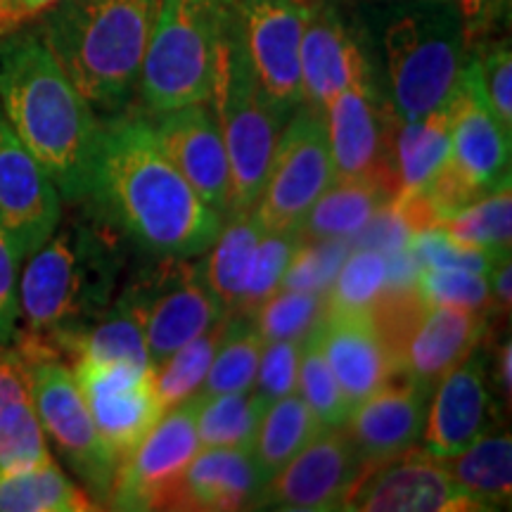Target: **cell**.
Wrapping results in <instances>:
<instances>
[{
  "instance_id": "cell-1",
  "label": "cell",
  "mask_w": 512,
  "mask_h": 512,
  "mask_svg": "<svg viewBox=\"0 0 512 512\" xmlns=\"http://www.w3.org/2000/svg\"><path fill=\"white\" fill-rule=\"evenodd\" d=\"M88 197L155 256H202L223 228L219 211L166 157L147 112H119L102 124Z\"/></svg>"
},
{
  "instance_id": "cell-2",
  "label": "cell",
  "mask_w": 512,
  "mask_h": 512,
  "mask_svg": "<svg viewBox=\"0 0 512 512\" xmlns=\"http://www.w3.org/2000/svg\"><path fill=\"white\" fill-rule=\"evenodd\" d=\"M0 110L62 200H86L102 121L36 27L0 36Z\"/></svg>"
},
{
  "instance_id": "cell-3",
  "label": "cell",
  "mask_w": 512,
  "mask_h": 512,
  "mask_svg": "<svg viewBox=\"0 0 512 512\" xmlns=\"http://www.w3.org/2000/svg\"><path fill=\"white\" fill-rule=\"evenodd\" d=\"M121 271L124 249L110 228L60 221L19 273L17 354L60 356L62 344L114 302Z\"/></svg>"
},
{
  "instance_id": "cell-4",
  "label": "cell",
  "mask_w": 512,
  "mask_h": 512,
  "mask_svg": "<svg viewBox=\"0 0 512 512\" xmlns=\"http://www.w3.org/2000/svg\"><path fill=\"white\" fill-rule=\"evenodd\" d=\"M155 0H57L38 15L41 34L95 112H124L138 93Z\"/></svg>"
},
{
  "instance_id": "cell-5",
  "label": "cell",
  "mask_w": 512,
  "mask_h": 512,
  "mask_svg": "<svg viewBox=\"0 0 512 512\" xmlns=\"http://www.w3.org/2000/svg\"><path fill=\"white\" fill-rule=\"evenodd\" d=\"M238 0H155L138 93L147 114L211 98L221 38Z\"/></svg>"
},
{
  "instance_id": "cell-6",
  "label": "cell",
  "mask_w": 512,
  "mask_h": 512,
  "mask_svg": "<svg viewBox=\"0 0 512 512\" xmlns=\"http://www.w3.org/2000/svg\"><path fill=\"white\" fill-rule=\"evenodd\" d=\"M209 102L219 119L223 145L228 152L230 185H233L230 216L245 214L259 202L285 119L273 110L256 81L238 12L221 38Z\"/></svg>"
},
{
  "instance_id": "cell-7",
  "label": "cell",
  "mask_w": 512,
  "mask_h": 512,
  "mask_svg": "<svg viewBox=\"0 0 512 512\" xmlns=\"http://www.w3.org/2000/svg\"><path fill=\"white\" fill-rule=\"evenodd\" d=\"M467 38L456 10H418L384 31L392 112L399 124L448 105L467 62Z\"/></svg>"
},
{
  "instance_id": "cell-8",
  "label": "cell",
  "mask_w": 512,
  "mask_h": 512,
  "mask_svg": "<svg viewBox=\"0 0 512 512\" xmlns=\"http://www.w3.org/2000/svg\"><path fill=\"white\" fill-rule=\"evenodd\" d=\"M370 316L387 344L396 375L411 377L432 392L448 370L479 349L491 313L427 304L413 285L384 290Z\"/></svg>"
},
{
  "instance_id": "cell-9",
  "label": "cell",
  "mask_w": 512,
  "mask_h": 512,
  "mask_svg": "<svg viewBox=\"0 0 512 512\" xmlns=\"http://www.w3.org/2000/svg\"><path fill=\"white\" fill-rule=\"evenodd\" d=\"M510 136L486 105L475 64L467 57L451 98V152L425 188L441 223L510 183Z\"/></svg>"
},
{
  "instance_id": "cell-10",
  "label": "cell",
  "mask_w": 512,
  "mask_h": 512,
  "mask_svg": "<svg viewBox=\"0 0 512 512\" xmlns=\"http://www.w3.org/2000/svg\"><path fill=\"white\" fill-rule=\"evenodd\" d=\"M119 297L143 330L152 368L228 313L207 283L202 259L195 256H155Z\"/></svg>"
},
{
  "instance_id": "cell-11",
  "label": "cell",
  "mask_w": 512,
  "mask_h": 512,
  "mask_svg": "<svg viewBox=\"0 0 512 512\" xmlns=\"http://www.w3.org/2000/svg\"><path fill=\"white\" fill-rule=\"evenodd\" d=\"M27 368L31 406L50 446L86 484L95 503H107L119 460L95 430L86 401L74 380L72 366L60 356L41 354L22 358Z\"/></svg>"
},
{
  "instance_id": "cell-12",
  "label": "cell",
  "mask_w": 512,
  "mask_h": 512,
  "mask_svg": "<svg viewBox=\"0 0 512 512\" xmlns=\"http://www.w3.org/2000/svg\"><path fill=\"white\" fill-rule=\"evenodd\" d=\"M335 183L323 112L299 105L275 143L264 190L252 209L266 233H302L325 190Z\"/></svg>"
},
{
  "instance_id": "cell-13",
  "label": "cell",
  "mask_w": 512,
  "mask_h": 512,
  "mask_svg": "<svg viewBox=\"0 0 512 512\" xmlns=\"http://www.w3.org/2000/svg\"><path fill=\"white\" fill-rule=\"evenodd\" d=\"M74 380L95 430L121 463L166 413L150 366L74 358Z\"/></svg>"
},
{
  "instance_id": "cell-14",
  "label": "cell",
  "mask_w": 512,
  "mask_h": 512,
  "mask_svg": "<svg viewBox=\"0 0 512 512\" xmlns=\"http://www.w3.org/2000/svg\"><path fill=\"white\" fill-rule=\"evenodd\" d=\"M197 453L200 439L195 408L190 399H185L169 408L152 432L121 460L107 496V508L169 510L176 486Z\"/></svg>"
},
{
  "instance_id": "cell-15",
  "label": "cell",
  "mask_w": 512,
  "mask_h": 512,
  "mask_svg": "<svg viewBox=\"0 0 512 512\" xmlns=\"http://www.w3.org/2000/svg\"><path fill=\"white\" fill-rule=\"evenodd\" d=\"M335 181L382 176L396 185L394 143L399 119L377 93L373 72L349 83L323 110Z\"/></svg>"
},
{
  "instance_id": "cell-16",
  "label": "cell",
  "mask_w": 512,
  "mask_h": 512,
  "mask_svg": "<svg viewBox=\"0 0 512 512\" xmlns=\"http://www.w3.org/2000/svg\"><path fill=\"white\" fill-rule=\"evenodd\" d=\"M309 0H238L240 29L247 57L261 91L285 121L302 93V34Z\"/></svg>"
},
{
  "instance_id": "cell-17",
  "label": "cell",
  "mask_w": 512,
  "mask_h": 512,
  "mask_svg": "<svg viewBox=\"0 0 512 512\" xmlns=\"http://www.w3.org/2000/svg\"><path fill=\"white\" fill-rule=\"evenodd\" d=\"M366 470L342 427H323L299 456L261 484L254 508L287 512L344 510V503Z\"/></svg>"
},
{
  "instance_id": "cell-18",
  "label": "cell",
  "mask_w": 512,
  "mask_h": 512,
  "mask_svg": "<svg viewBox=\"0 0 512 512\" xmlns=\"http://www.w3.org/2000/svg\"><path fill=\"white\" fill-rule=\"evenodd\" d=\"M60 221V190L0 110V228L24 261L55 233Z\"/></svg>"
},
{
  "instance_id": "cell-19",
  "label": "cell",
  "mask_w": 512,
  "mask_h": 512,
  "mask_svg": "<svg viewBox=\"0 0 512 512\" xmlns=\"http://www.w3.org/2000/svg\"><path fill=\"white\" fill-rule=\"evenodd\" d=\"M344 510L354 512H477L441 463L420 446L368 467Z\"/></svg>"
},
{
  "instance_id": "cell-20",
  "label": "cell",
  "mask_w": 512,
  "mask_h": 512,
  "mask_svg": "<svg viewBox=\"0 0 512 512\" xmlns=\"http://www.w3.org/2000/svg\"><path fill=\"white\" fill-rule=\"evenodd\" d=\"M157 143L192 190L226 219L233 209L228 152L209 100L150 114Z\"/></svg>"
},
{
  "instance_id": "cell-21",
  "label": "cell",
  "mask_w": 512,
  "mask_h": 512,
  "mask_svg": "<svg viewBox=\"0 0 512 512\" xmlns=\"http://www.w3.org/2000/svg\"><path fill=\"white\" fill-rule=\"evenodd\" d=\"M430 396L420 448L434 458L456 456L494 427L496 401L486 382L484 356L477 349L448 370Z\"/></svg>"
},
{
  "instance_id": "cell-22",
  "label": "cell",
  "mask_w": 512,
  "mask_h": 512,
  "mask_svg": "<svg viewBox=\"0 0 512 512\" xmlns=\"http://www.w3.org/2000/svg\"><path fill=\"white\" fill-rule=\"evenodd\" d=\"M430 389L411 377L394 375L368 399L351 408L342 430L366 467L387 463L420 446Z\"/></svg>"
},
{
  "instance_id": "cell-23",
  "label": "cell",
  "mask_w": 512,
  "mask_h": 512,
  "mask_svg": "<svg viewBox=\"0 0 512 512\" xmlns=\"http://www.w3.org/2000/svg\"><path fill=\"white\" fill-rule=\"evenodd\" d=\"M304 105L323 112L337 93L370 72V64L339 12L325 0H309L302 34Z\"/></svg>"
},
{
  "instance_id": "cell-24",
  "label": "cell",
  "mask_w": 512,
  "mask_h": 512,
  "mask_svg": "<svg viewBox=\"0 0 512 512\" xmlns=\"http://www.w3.org/2000/svg\"><path fill=\"white\" fill-rule=\"evenodd\" d=\"M320 344L351 408L396 375L387 344L370 313L325 311Z\"/></svg>"
},
{
  "instance_id": "cell-25",
  "label": "cell",
  "mask_w": 512,
  "mask_h": 512,
  "mask_svg": "<svg viewBox=\"0 0 512 512\" xmlns=\"http://www.w3.org/2000/svg\"><path fill=\"white\" fill-rule=\"evenodd\" d=\"M261 479L249 448H200L178 482L169 510H254Z\"/></svg>"
},
{
  "instance_id": "cell-26",
  "label": "cell",
  "mask_w": 512,
  "mask_h": 512,
  "mask_svg": "<svg viewBox=\"0 0 512 512\" xmlns=\"http://www.w3.org/2000/svg\"><path fill=\"white\" fill-rule=\"evenodd\" d=\"M394 195L396 185L382 176L335 181L306 216L302 226L304 240L351 242L384 204L394 200Z\"/></svg>"
},
{
  "instance_id": "cell-27",
  "label": "cell",
  "mask_w": 512,
  "mask_h": 512,
  "mask_svg": "<svg viewBox=\"0 0 512 512\" xmlns=\"http://www.w3.org/2000/svg\"><path fill=\"white\" fill-rule=\"evenodd\" d=\"M479 510H503L512 501V441L508 432L484 434L456 456L437 458Z\"/></svg>"
},
{
  "instance_id": "cell-28",
  "label": "cell",
  "mask_w": 512,
  "mask_h": 512,
  "mask_svg": "<svg viewBox=\"0 0 512 512\" xmlns=\"http://www.w3.org/2000/svg\"><path fill=\"white\" fill-rule=\"evenodd\" d=\"M448 152H451V102L427 114L425 119L399 124L394 143V200L425 190L444 166Z\"/></svg>"
},
{
  "instance_id": "cell-29",
  "label": "cell",
  "mask_w": 512,
  "mask_h": 512,
  "mask_svg": "<svg viewBox=\"0 0 512 512\" xmlns=\"http://www.w3.org/2000/svg\"><path fill=\"white\" fill-rule=\"evenodd\" d=\"M323 427V422L316 418V413L306 406L297 392L271 403L261 415L252 446H249L261 479L266 482L275 472L283 470L294 456H299L318 437Z\"/></svg>"
},
{
  "instance_id": "cell-30",
  "label": "cell",
  "mask_w": 512,
  "mask_h": 512,
  "mask_svg": "<svg viewBox=\"0 0 512 512\" xmlns=\"http://www.w3.org/2000/svg\"><path fill=\"white\" fill-rule=\"evenodd\" d=\"M230 219L233 221L221 228L219 238L209 247L211 252L207 259H202V268L223 309L235 313L240 309L242 294H245L254 252L266 230L254 216V211L233 214Z\"/></svg>"
},
{
  "instance_id": "cell-31",
  "label": "cell",
  "mask_w": 512,
  "mask_h": 512,
  "mask_svg": "<svg viewBox=\"0 0 512 512\" xmlns=\"http://www.w3.org/2000/svg\"><path fill=\"white\" fill-rule=\"evenodd\" d=\"M98 510L88 491L55 463L0 475V512H86Z\"/></svg>"
},
{
  "instance_id": "cell-32",
  "label": "cell",
  "mask_w": 512,
  "mask_h": 512,
  "mask_svg": "<svg viewBox=\"0 0 512 512\" xmlns=\"http://www.w3.org/2000/svg\"><path fill=\"white\" fill-rule=\"evenodd\" d=\"M98 358V361H124L136 363V366H150V354H147L143 330H140L136 316L128 309L121 297L107 306L100 318L86 325L74 337L62 344L60 358ZM152 368V366H150Z\"/></svg>"
},
{
  "instance_id": "cell-33",
  "label": "cell",
  "mask_w": 512,
  "mask_h": 512,
  "mask_svg": "<svg viewBox=\"0 0 512 512\" xmlns=\"http://www.w3.org/2000/svg\"><path fill=\"white\" fill-rule=\"evenodd\" d=\"M264 347L266 342L261 332L256 330L254 318L242 316V313H230L226 332H223L209 373L197 394L216 396L252 389Z\"/></svg>"
},
{
  "instance_id": "cell-34",
  "label": "cell",
  "mask_w": 512,
  "mask_h": 512,
  "mask_svg": "<svg viewBox=\"0 0 512 512\" xmlns=\"http://www.w3.org/2000/svg\"><path fill=\"white\" fill-rule=\"evenodd\" d=\"M200 448H249L266 408L254 389L235 394L190 396Z\"/></svg>"
},
{
  "instance_id": "cell-35",
  "label": "cell",
  "mask_w": 512,
  "mask_h": 512,
  "mask_svg": "<svg viewBox=\"0 0 512 512\" xmlns=\"http://www.w3.org/2000/svg\"><path fill=\"white\" fill-rule=\"evenodd\" d=\"M441 230H446L460 245L482 249L494 259L508 256L512 245L510 183L458 209L441 223Z\"/></svg>"
},
{
  "instance_id": "cell-36",
  "label": "cell",
  "mask_w": 512,
  "mask_h": 512,
  "mask_svg": "<svg viewBox=\"0 0 512 512\" xmlns=\"http://www.w3.org/2000/svg\"><path fill=\"white\" fill-rule=\"evenodd\" d=\"M389 256L373 247H356L344 256L335 278L325 290V311L373 313L387 290Z\"/></svg>"
},
{
  "instance_id": "cell-37",
  "label": "cell",
  "mask_w": 512,
  "mask_h": 512,
  "mask_svg": "<svg viewBox=\"0 0 512 512\" xmlns=\"http://www.w3.org/2000/svg\"><path fill=\"white\" fill-rule=\"evenodd\" d=\"M228 316L230 313L216 320L202 335L183 344L169 358H164L159 366L152 368V373H155V389L164 411H169V408L178 406V403L190 399L192 394L200 392L211 361H214L216 349H219L223 332H226Z\"/></svg>"
},
{
  "instance_id": "cell-38",
  "label": "cell",
  "mask_w": 512,
  "mask_h": 512,
  "mask_svg": "<svg viewBox=\"0 0 512 512\" xmlns=\"http://www.w3.org/2000/svg\"><path fill=\"white\" fill-rule=\"evenodd\" d=\"M297 394L325 427H339L349 418L351 406L320 344V323L302 339Z\"/></svg>"
},
{
  "instance_id": "cell-39",
  "label": "cell",
  "mask_w": 512,
  "mask_h": 512,
  "mask_svg": "<svg viewBox=\"0 0 512 512\" xmlns=\"http://www.w3.org/2000/svg\"><path fill=\"white\" fill-rule=\"evenodd\" d=\"M53 453L29 394L0 408V475L53 463Z\"/></svg>"
},
{
  "instance_id": "cell-40",
  "label": "cell",
  "mask_w": 512,
  "mask_h": 512,
  "mask_svg": "<svg viewBox=\"0 0 512 512\" xmlns=\"http://www.w3.org/2000/svg\"><path fill=\"white\" fill-rule=\"evenodd\" d=\"M325 316V292L280 287L254 313L256 330L264 342H302Z\"/></svg>"
},
{
  "instance_id": "cell-41",
  "label": "cell",
  "mask_w": 512,
  "mask_h": 512,
  "mask_svg": "<svg viewBox=\"0 0 512 512\" xmlns=\"http://www.w3.org/2000/svg\"><path fill=\"white\" fill-rule=\"evenodd\" d=\"M302 242V233H264V238H261L254 252L240 309L235 313L254 316L256 309L283 287L287 268H290Z\"/></svg>"
},
{
  "instance_id": "cell-42",
  "label": "cell",
  "mask_w": 512,
  "mask_h": 512,
  "mask_svg": "<svg viewBox=\"0 0 512 512\" xmlns=\"http://www.w3.org/2000/svg\"><path fill=\"white\" fill-rule=\"evenodd\" d=\"M415 292L422 302L437 306H458L484 313H498L491 297L489 275L463 271V268H418Z\"/></svg>"
},
{
  "instance_id": "cell-43",
  "label": "cell",
  "mask_w": 512,
  "mask_h": 512,
  "mask_svg": "<svg viewBox=\"0 0 512 512\" xmlns=\"http://www.w3.org/2000/svg\"><path fill=\"white\" fill-rule=\"evenodd\" d=\"M347 252V240H304L287 268L283 287L325 292Z\"/></svg>"
},
{
  "instance_id": "cell-44",
  "label": "cell",
  "mask_w": 512,
  "mask_h": 512,
  "mask_svg": "<svg viewBox=\"0 0 512 512\" xmlns=\"http://www.w3.org/2000/svg\"><path fill=\"white\" fill-rule=\"evenodd\" d=\"M470 60L475 64L486 105L505 131L512 133V55L508 41L477 50Z\"/></svg>"
},
{
  "instance_id": "cell-45",
  "label": "cell",
  "mask_w": 512,
  "mask_h": 512,
  "mask_svg": "<svg viewBox=\"0 0 512 512\" xmlns=\"http://www.w3.org/2000/svg\"><path fill=\"white\" fill-rule=\"evenodd\" d=\"M408 252L418 261V266L425 268H463V271H475L489 275L494 266V256H489L482 249L460 245L453 240L446 230L432 228L425 233L413 235L408 242Z\"/></svg>"
},
{
  "instance_id": "cell-46",
  "label": "cell",
  "mask_w": 512,
  "mask_h": 512,
  "mask_svg": "<svg viewBox=\"0 0 512 512\" xmlns=\"http://www.w3.org/2000/svg\"><path fill=\"white\" fill-rule=\"evenodd\" d=\"M299 354H302V342H287V339L266 342L259 370H256V380L252 384L261 406L268 408L271 403L297 392Z\"/></svg>"
},
{
  "instance_id": "cell-47",
  "label": "cell",
  "mask_w": 512,
  "mask_h": 512,
  "mask_svg": "<svg viewBox=\"0 0 512 512\" xmlns=\"http://www.w3.org/2000/svg\"><path fill=\"white\" fill-rule=\"evenodd\" d=\"M19 264L22 256L0 228V347H12L19 332Z\"/></svg>"
},
{
  "instance_id": "cell-48",
  "label": "cell",
  "mask_w": 512,
  "mask_h": 512,
  "mask_svg": "<svg viewBox=\"0 0 512 512\" xmlns=\"http://www.w3.org/2000/svg\"><path fill=\"white\" fill-rule=\"evenodd\" d=\"M27 394V368H24L22 356L15 347H0V408L17 396Z\"/></svg>"
},
{
  "instance_id": "cell-49",
  "label": "cell",
  "mask_w": 512,
  "mask_h": 512,
  "mask_svg": "<svg viewBox=\"0 0 512 512\" xmlns=\"http://www.w3.org/2000/svg\"><path fill=\"white\" fill-rule=\"evenodd\" d=\"M55 3L57 0H0V36L24 27Z\"/></svg>"
},
{
  "instance_id": "cell-50",
  "label": "cell",
  "mask_w": 512,
  "mask_h": 512,
  "mask_svg": "<svg viewBox=\"0 0 512 512\" xmlns=\"http://www.w3.org/2000/svg\"><path fill=\"white\" fill-rule=\"evenodd\" d=\"M456 5V12L465 29V38L470 43L472 38L484 34V29L489 27L491 17H494L498 8V0H456Z\"/></svg>"
},
{
  "instance_id": "cell-51",
  "label": "cell",
  "mask_w": 512,
  "mask_h": 512,
  "mask_svg": "<svg viewBox=\"0 0 512 512\" xmlns=\"http://www.w3.org/2000/svg\"><path fill=\"white\" fill-rule=\"evenodd\" d=\"M510 254L501 256V259L494 261L489 271V287H491V297H494V304L498 313H508L510 311V302H512V292H510Z\"/></svg>"
},
{
  "instance_id": "cell-52",
  "label": "cell",
  "mask_w": 512,
  "mask_h": 512,
  "mask_svg": "<svg viewBox=\"0 0 512 512\" xmlns=\"http://www.w3.org/2000/svg\"><path fill=\"white\" fill-rule=\"evenodd\" d=\"M498 384L505 392V399H510V387H512V373H510V342H505V347L498 349Z\"/></svg>"
},
{
  "instance_id": "cell-53",
  "label": "cell",
  "mask_w": 512,
  "mask_h": 512,
  "mask_svg": "<svg viewBox=\"0 0 512 512\" xmlns=\"http://www.w3.org/2000/svg\"><path fill=\"white\" fill-rule=\"evenodd\" d=\"M434 3H444V0H434Z\"/></svg>"
}]
</instances>
